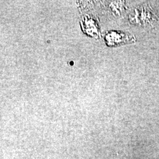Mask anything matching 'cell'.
Here are the masks:
<instances>
[{
    "label": "cell",
    "mask_w": 159,
    "mask_h": 159,
    "mask_svg": "<svg viewBox=\"0 0 159 159\" xmlns=\"http://www.w3.org/2000/svg\"><path fill=\"white\" fill-rule=\"evenodd\" d=\"M107 44L109 46H117V44L131 42L133 38L129 34L121 32H109L105 36Z\"/></svg>",
    "instance_id": "obj_1"
}]
</instances>
